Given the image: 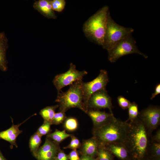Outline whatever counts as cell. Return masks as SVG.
Here are the masks:
<instances>
[{"label": "cell", "instance_id": "1", "mask_svg": "<svg viewBox=\"0 0 160 160\" xmlns=\"http://www.w3.org/2000/svg\"><path fill=\"white\" fill-rule=\"evenodd\" d=\"M130 126L124 145L127 147L131 160H148L150 142L147 130L139 118Z\"/></svg>", "mask_w": 160, "mask_h": 160}, {"label": "cell", "instance_id": "2", "mask_svg": "<svg viewBox=\"0 0 160 160\" xmlns=\"http://www.w3.org/2000/svg\"><path fill=\"white\" fill-rule=\"evenodd\" d=\"M130 126V123L127 121H124L116 118L99 128L93 129L92 134L102 146L112 143L124 144Z\"/></svg>", "mask_w": 160, "mask_h": 160}, {"label": "cell", "instance_id": "3", "mask_svg": "<svg viewBox=\"0 0 160 160\" xmlns=\"http://www.w3.org/2000/svg\"><path fill=\"white\" fill-rule=\"evenodd\" d=\"M109 7H103L85 23L83 30L86 36L102 46L105 35Z\"/></svg>", "mask_w": 160, "mask_h": 160}, {"label": "cell", "instance_id": "4", "mask_svg": "<svg viewBox=\"0 0 160 160\" xmlns=\"http://www.w3.org/2000/svg\"><path fill=\"white\" fill-rule=\"evenodd\" d=\"M82 80L77 81L70 85L65 92L57 93L55 101L58 103L59 111L65 112L72 108H77L87 113V110L84 104Z\"/></svg>", "mask_w": 160, "mask_h": 160}, {"label": "cell", "instance_id": "5", "mask_svg": "<svg viewBox=\"0 0 160 160\" xmlns=\"http://www.w3.org/2000/svg\"><path fill=\"white\" fill-rule=\"evenodd\" d=\"M134 31L131 28L126 27L117 23L112 18L109 11L103 48L109 51L119 41L132 35Z\"/></svg>", "mask_w": 160, "mask_h": 160}, {"label": "cell", "instance_id": "6", "mask_svg": "<svg viewBox=\"0 0 160 160\" xmlns=\"http://www.w3.org/2000/svg\"><path fill=\"white\" fill-rule=\"evenodd\" d=\"M108 52V59L111 63L116 62L124 56L132 54H139L146 59L148 57L138 49L136 41L132 35L119 41Z\"/></svg>", "mask_w": 160, "mask_h": 160}, {"label": "cell", "instance_id": "7", "mask_svg": "<svg viewBox=\"0 0 160 160\" xmlns=\"http://www.w3.org/2000/svg\"><path fill=\"white\" fill-rule=\"evenodd\" d=\"M87 74V72L85 71L77 70L76 65L71 63L67 71L55 77L53 83L58 93L65 87L70 85L77 81L82 80L83 77Z\"/></svg>", "mask_w": 160, "mask_h": 160}, {"label": "cell", "instance_id": "8", "mask_svg": "<svg viewBox=\"0 0 160 160\" xmlns=\"http://www.w3.org/2000/svg\"><path fill=\"white\" fill-rule=\"evenodd\" d=\"M109 80L107 72L105 70H101L98 75L92 81L88 82H82L84 102L87 111L88 101L90 96L98 91L106 89Z\"/></svg>", "mask_w": 160, "mask_h": 160}, {"label": "cell", "instance_id": "9", "mask_svg": "<svg viewBox=\"0 0 160 160\" xmlns=\"http://www.w3.org/2000/svg\"><path fill=\"white\" fill-rule=\"evenodd\" d=\"M139 118L143 121L149 135L160 124V108L158 106H151L139 113Z\"/></svg>", "mask_w": 160, "mask_h": 160}, {"label": "cell", "instance_id": "10", "mask_svg": "<svg viewBox=\"0 0 160 160\" xmlns=\"http://www.w3.org/2000/svg\"><path fill=\"white\" fill-rule=\"evenodd\" d=\"M88 110L108 108L110 113H113L111 99L106 89L98 91L91 95L88 100Z\"/></svg>", "mask_w": 160, "mask_h": 160}, {"label": "cell", "instance_id": "11", "mask_svg": "<svg viewBox=\"0 0 160 160\" xmlns=\"http://www.w3.org/2000/svg\"><path fill=\"white\" fill-rule=\"evenodd\" d=\"M60 150L58 143L47 137L44 144L34 155L38 160H55Z\"/></svg>", "mask_w": 160, "mask_h": 160}, {"label": "cell", "instance_id": "12", "mask_svg": "<svg viewBox=\"0 0 160 160\" xmlns=\"http://www.w3.org/2000/svg\"><path fill=\"white\" fill-rule=\"evenodd\" d=\"M87 113L92 121L93 129L99 128L116 119L113 113H106L99 110H89Z\"/></svg>", "mask_w": 160, "mask_h": 160}, {"label": "cell", "instance_id": "13", "mask_svg": "<svg viewBox=\"0 0 160 160\" xmlns=\"http://www.w3.org/2000/svg\"><path fill=\"white\" fill-rule=\"evenodd\" d=\"M101 145L98 140L94 137L84 140L81 145V152L82 155L93 157L97 156L98 149Z\"/></svg>", "mask_w": 160, "mask_h": 160}, {"label": "cell", "instance_id": "14", "mask_svg": "<svg viewBox=\"0 0 160 160\" xmlns=\"http://www.w3.org/2000/svg\"><path fill=\"white\" fill-rule=\"evenodd\" d=\"M28 119L19 124L15 125L13 123L12 125L9 129L0 132V139L9 142L11 144V147L15 145L17 147L16 143V139L23 132L19 129V127Z\"/></svg>", "mask_w": 160, "mask_h": 160}, {"label": "cell", "instance_id": "15", "mask_svg": "<svg viewBox=\"0 0 160 160\" xmlns=\"http://www.w3.org/2000/svg\"><path fill=\"white\" fill-rule=\"evenodd\" d=\"M34 9L49 19H56L57 16L52 10L51 0H39L35 1L33 5Z\"/></svg>", "mask_w": 160, "mask_h": 160}, {"label": "cell", "instance_id": "16", "mask_svg": "<svg viewBox=\"0 0 160 160\" xmlns=\"http://www.w3.org/2000/svg\"><path fill=\"white\" fill-rule=\"evenodd\" d=\"M104 147L119 159L121 160H131L128 151L124 144L112 143Z\"/></svg>", "mask_w": 160, "mask_h": 160}, {"label": "cell", "instance_id": "17", "mask_svg": "<svg viewBox=\"0 0 160 160\" xmlns=\"http://www.w3.org/2000/svg\"><path fill=\"white\" fill-rule=\"evenodd\" d=\"M8 41L5 36L0 42V70L6 71L8 68L6 53L8 48Z\"/></svg>", "mask_w": 160, "mask_h": 160}, {"label": "cell", "instance_id": "18", "mask_svg": "<svg viewBox=\"0 0 160 160\" xmlns=\"http://www.w3.org/2000/svg\"><path fill=\"white\" fill-rule=\"evenodd\" d=\"M59 107L58 105L47 106L42 109L39 114L43 118L44 122H51L55 113V110Z\"/></svg>", "mask_w": 160, "mask_h": 160}, {"label": "cell", "instance_id": "19", "mask_svg": "<svg viewBox=\"0 0 160 160\" xmlns=\"http://www.w3.org/2000/svg\"><path fill=\"white\" fill-rule=\"evenodd\" d=\"M72 135L67 133L65 130L61 131L56 129L54 132L47 134V137L59 144Z\"/></svg>", "mask_w": 160, "mask_h": 160}, {"label": "cell", "instance_id": "20", "mask_svg": "<svg viewBox=\"0 0 160 160\" xmlns=\"http://www.w3.org/2000/svg\"><path fill=\"white\" fill-rule=\"evenodd\" d=\"M41 136L36 132L32 135L29 140V145L31 151L34 154L39 148L41 142Z\"/></svg>", "mask_w": 160, "mask_h": 160}, {"label": "cell", "instance_id": "21", "mask_svg": "<svg viewBox=\"0 0 160 160\" xmlns=\"http://www.w3.org/2000/svg\"><path fill=\"white\" fill-rule=\"evenodd\" d=\"M149 159L160 158V143L151 142L148 151Z\"/></svg>", "mask_w": 160, "mask_h": 160}, {"label": "cell", "instance_id": "22", "mask_svg": "<svg viewBox=\"0 0 160 160\" xmlns=\"http://www.w3.org/2000/svg\"><path fill=\"white\" fill-rule=\"evenodd\" d=\"M97 160H113L114 156L105 147L100 146L98 149Z\"/></svg>", "mask_w": 160, "mask_h": 160}, {"label": "cell", "instance_id": "23", "mask_svg": "<svg viewBox=\"0 0 160 160\" xmlns=\"http://www.w3.org/2000/svg\"><path fill=\"white\" fill-rule=\"evenodd\" d=\"M128 108L129 118L127 121L132 122L138 118L140 113L137 105L135 102L132 103Z\"/></svg>", "mask_w": 160, "mask_h": 160}, {"label": "cell", "instance_id": "24", "mask_svg": "<svg viewBox=\"0 0 160 160\" xmlns=\"http://www.w3.org/2000/svg\"><path fill=\"white\" fill-rule=\"evenodd\" d=\"M63 126L65 130L74 131L78 128V121L76 118L73 117H67L64 121Z\"/></svg>", "mask_w": 160, "mask_h": 160}, {"label": "cell", "instance_id": "25", "mask_svg": "<svg viewBox=\"0 0 160 160\" xmlns=\"http://www.w3.org/2000/svg\"><path fill=\"white\" fill-rule=\"evenodd\" d=\"M51 3L52 10L58 12H62L64 9L66 2L64 0H51Z\"/></svg>", "mask_w": 160, "mask_h": 160}, {"label": "cell", "instance_id": "26", "mask_svg": "<svg viewBox=\"0 0 160 160\" xmlns=\"http://www.w3.org/2000/svg\"><path fill=\"white\" fill-rule=\"evenodd\" d=\"M52 124L49 122H44L38 128L36 132L41 137L49 134L51 131V126Z\"/></svg>", "mask_w": 160, "mask_h": 160}, {"label": "cell", "instance_id": "27", "mask_svg": "<svg viewBox=\"0 0 160 160\" xmlns=\"http://www.w3.org/2000/svg\"><path fill=\"white\" fill-rule=\"evenodd\" d=\"M66 118L65 112L59 111L55 113L51 122L52 125L59 124L63 122Z\"/></svg>", "mask_w": 160, "mask_h": 160}, {"label": "cell", "instance_id": "28", "mask_svg": "<svg viewBox=\"0 0 160 160\" xmlns=\"http://www.w3.org/2000/svg\"><path fill=\"white\" fill-rule=\"evenodd\" d=\"M71 137V141L70 143L63 148L65 149L69 148L73 150H76L80 148L81 144L79 139L74 135H72Z\"/></svg>", "mask_w": 160, "mask_h": 160}, {"label": "cell", "instance_id": "29", "mask_svg": "<svg viewBox=\"0 0 160 160\" xmlns=\"http://www.w3.org/2000/svg\"><path fill=\"white\" fill-rule=\"evenodd\" d=\"M117 100L119 106L123 109L128 108L131 103L129 100L122 96L118 97Z\"/></svg>", "mask_w": 160, "mask_h": 160}, {"label": "cell", "instance_id": "30", "mask_svg": "<svg viewBox=\"0 0 160 160\" xmlns=\"http://www.w3.org/2000/svg\"><path fill=\"white\" fill-rule=\"evenodd\" d=\"M68 156L70 160H80V158L76 150H72Z\"/></svg>", "mask_w": 160, "mask_h": 160}, {"label": "cell", "instance_id": "31", "mask_svg": "<svg viewBox=\"0 0 160 160\" xmlns=\"http://www.w3.org/2000/svg\"><path fill=\"white\" fill-rule=\"evenodd\" d=\"M68 156L61 150L58 153L55 160H68Z\"/></svg>", "mask_w": 160, "mask_h": 160}, {"label": "cell", "instance_id": "32", "mask_svg": "<svg viewBox=\"0 0 160 160\" xmlns=\"http://www.w3.org/2000/svg\"><path fill=\"white\" fill-rule=\"evenodd\" d=\"M151 142L160 143V130L159 129L152 138Z\"/></svg>", "mask_w": 160, "mask_h": 160}, {"label": "cell", "instance_id": "33", "mask_svg": "<svg viewBox=\"0 0 160 160\" xmlns=\"http://www.w3.org/2000/svg\"><path fill=\"white\" fill-rule=\"evenodd\" d=\"M160 93V84H159L156 87L155 91L151 95V100L155 98L156 96Z\"/></svg>", "mask_w": 160, "mask_h": 160}, {"label": "cell", "instance_id": "34", "mask_svg": "<svg viewBox=\"0 0 160 160\" xmlns=\"http://www.w3.org/2000/svg\"><path fill=\"white\" fill-rule=\"evenodd\" d=\"M80 160H97L94 157L86 155H82Z\"/></svg>", "mask_w": 160, "mask_h": 160}, {"label": "cell", "instance_id": "35", "mask_svg": "<svg viewBox=\"0 0 160 160\" xmlns=\"http://www.w3.org/2000/svg\"><path fill=\"white\" fill-rule=\"evenodd\" d=\"M5 36L4 32L0 33V42Z\"/></svg>", "mask_w": 160, "mask_h": 160}, {"label": "cell", "instance_id": "36", "mask_svg": "<svg viewBox=\"0 0 160 160\" xmlns=\"http://www.w3.org/2000/svg\"><path fill=\"white\" fill-rule=\"evenodd\" d=\"M0 160H6L4 157L0 154Z\"/></svg>", "mask_w": 160, "mask_h": 160}, {"label": "cell", "instance_id": "37", "mask_svg": "<svg viewBox=\"0 0 160 160\" xmlns=\"http://www.w3.org/2000/svg\"><path fill=\"white\" fill-rule=\"evenodd\" d=\"M148 160H160V158L150 159H149Z\"/></svg>", "mask_w": 160, "mask_h": 160}]
</instances>
